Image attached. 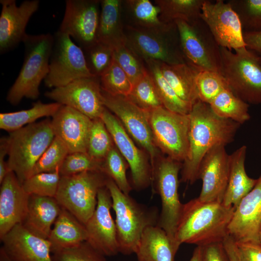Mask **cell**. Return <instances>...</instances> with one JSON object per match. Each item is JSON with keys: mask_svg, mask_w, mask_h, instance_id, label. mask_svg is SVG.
Listing matches in <instances>:
<instances>
[{"mask_svg": "<svg viewBox=\"0 0 261 261\" xmlns=\"http://www.w3.org/2000/svg\"><path fill=\"white\" fill-rule=\"evenodd\" d=\"M188 115V149L182 162L180 181L192 184L199 179L200 165L206 154L217 145L232 142L241 125L218 116L209 104L200 100Z\"/></svg>", "mask_w": 261, "mask_h": 261, "instance_id": "obj_1", "label": "cell"}, {"mask_svg": "<svg viewBox=\"0 0 261 261\" xmlns=\"http://www.w3.org/2000/svg\"><path fill=\"white\" fill-rule=\"evenodd\" d=\"M234 208L218 202H204L198 198L183 204L175 240L179 245L197 246L222 242L228 235V228Z\"/></svg>", "mask_w": 261, "mask_h": 261, "instance_id": "obj_2", "label": "cell"}, {"mask_svg": "<svg viewBox=\"0 0 261 261\" xmlns=\"http://www.w3.org/2000/svg\"><path fill=\"white\" fill-rule=\"evenodd\" d=\"M106 187L110 193L115 215L119 253H135L140 238L148 227L157 225L160 213L155 206H148L123 192L110 178Z\"/></svg>", "mask_w": 261, "mask_h": 261, "instance_id": "obj_3", "label": "cell"}, {"mask_svg": "<svg viewBox=\"0 0 261 261\" xmlns=\"http://www.w3.org/2000/svg\"><path fill=\"white\" fill-rule=\"evenodd\" d=\"M23 43L25 48L23 63L6 96V100L13 105H17L24 98H38L40 85L49 72L54 36L49 33L27 34Z\"/></svg>", "mask_w": 261, "mask_h": 261, "instance_id": "obj_4", "label": "cell"}, {"mask_svg": "<svg viewBox=\"0 0 261 261\" xmlns=\"http://www.w3.org/2000/svg\"><path fill=\"white\" fill-rule=\"evenodd\" d=\"M55 137L49 119L10 133L7 161L10 171L15 174L22 184L31 175L35 165Z\"/></svg>", "mask_w": 261, "mask_h": 261, "instance_id": "obj_5", "label": "cell"}, {"mask_svg": "<svg viewBox=\"0 0 261 261\" xmlns=\"http://www.w3.org/2000/svg\"><path fill=\"white\" fill-rule=\"evenodd\" d=\"M220 73L234 94L247 103L261 104V62L259 55L245 47H220Z\"/></svg>", "mask_w": 261, "mask_h": 261, "instance_id": "obj_6", "label": "cell"}, {"mask_svg": "<svg viewBox=\"0 0 261 261\" xmlns=\"http://www.w3.org/2000/svg\"><path fill=\"white\" fill-rule=\"evenodd\" d=\"M109 178L98 171L61 176L55 199L61 207L85 225L96 209L99 190L106 186Z\"/></svg>", "mask_w": 261, "mask_h": 261, "instance_id": "obj_7", "label": "cell"}, {"mask_svg": "<svg viewBox=\"0 0 261 261\" xmlns=\"http://www.w3.org/2000/svg\"><path fill=\"white\" fill-rule=\"evenodd\" d=\"M182 165L181 162L161 155L152 166L151 184L160 196L161 204L157 225L176 243L175 235L183 204L180 201L178 191V174Z\"/></svg>", "mask_w": 261, "mask_h": 261, "instance_id": "obj_8", "label": "cell"}, {"mask_svg": "<svg viewBox=\"0 0 261 261\" xmlns=\"http://www.w3.org/2000/svg\"><path fill=\"white\" fill-rule=\"evenodd\" d=\"M174 22L186 63L197 72L220 73V46L205 23L201 19L192 24L181 20Z\"/></svg>", "mask_w": 261, "mask_h": 261, "instance_id": "obj_9", "label": "cell"}, {"mask_svg": "<svg viewBox=\"0 0 261 261\" xmlns=\"http://www.w3.org/2000/svg\"><path fill=\"white\" fill-rule=\"evenodd\" d=\"M124 32L126 44L144 61L154 60L170 65L186 63L175 24L163 31L127 25Z\"/></svg>", "mask_w": 261, "mask_h": 261, "instance_id": "obj_10", "label": "cell"}, {"mask_svg": "<svg viewBox=\"0 0 261 261\" xmlns=\"http://www.w3.org/2000/svg\"><path fill=\"white\" fill-rule=\"evenodd\" d=\"M153 141L166 156L183 162L188 149L189 117L160 106L148 112Z\"/></svg>", "mask_w": 261, "mask_h": 261, "instance_id": "obj_11", "label": "cell"}, {"mask_svg": "<svg viewBox=\"0 0 261 261\" xmlns=\"http://www.w3.org/2000/svg\"><path fill=\"white\" fill-rule=\"evenodd\" d=\"M49 72L44 80L49 88L65 86L81 78L96 77L88 70L83 49L67 34L54 33Z\"/></svg>", "mask_w": 261, "mask_h": 261, "instance_id": "obj_12", "label": "cell"}, {"mask_svg": "<svg viewBox=\"0 0 261 261\" xmlns=\"http://www.w3.org/2000/svg\"><path fill=\"white\" fill-rule=\"evenodd\" d=\"M102 95L104 107L118 119L131 138L146 152L152 166L161 155L153 141L148 111L138 107L126 96L112 95L102 90Z\"/></svg>", "mask_w": 261, "mask_h": 261, "instance_id": "obj_13", "label": "cell"}, {"mask_svg": "<svg viewBox=\"0 0 261 261\" xmlns=\"http://www.w3.org/2000/svg\"><path fill=\"white\" fill-rule=\"evenodd\" d=\"M101 118L130 168L133 188L138 191L148 187L152 183V168L148 154L135 145L118 119L105 107Z\"/></svg>", "mask_w": 261, "mask_h": 261, "instance_id": "obj_14", "label": "cell"}, {"mask_svg": "<svg viewBox=\"0 0 261 261\" xmlns=\"http://www.w3.org/2000/svg\"><path fill=\"white\" fill-rule=\"evenodd\" d=\"M44 95L55 102L72 108L92 120L101 118L105 108L100 78L84 77L52 88Z\"/></svg>", "mask_w": 261, "mask_h": 261, "instance_id": "obj_15", "label": "cell"}, {"mask_svg": "<svg viewBox=\"0 0 261 261\" xmlns=\"http://www.w3.org/2000/svg\"><path fill=\"white\" fill-rule=\"evenodd\" d=\"M101 0H67L59 31L68 34L83 50L98 43Z\"/></svg>", "mask_w": 261, "mask_h": 261, "instance_id": "obj_16", "label": "cell"}, {"mask_svg": "<svg viewBox=\"0 0 261 261\" xmlns=\"http://www.w3.org/2000/svg\"><path fill=\"white\" fill-rule=\"evenodd\" d=\"M200 17L220 47L232 50L246 47L240 20L228 1L205 0Z\"/></svg>", "mask_w": 261, "mask_h": 261, "instance_id": "obj_17", "label": "cell"}, {"mask_svg": "<svg viewBox=\"0 0 261 261\" xmlns=\"http://www.w3.org/2000/svg\"><path fill=\"white\" fill-rule=\"evenodd\" d=\"M96 209L86 223L87 242L105 256H114L119 253L115 221L111 209L112 200L108 188L100 189Z\"/></svg>", "mask_w": 261, "mask_h": 261, "instance_id": "obj_18", "label": "cell"}, {"mask_svg": "<svg viewBox=\"0 0 261 261\" xmlns=\"http://www.w3.org/2000/svg\"><path fill=\"white\" fill-rule=\"evenodd\" d=\"M225 145H217L204 156L200 165L198 177L202 180L199 200L222 202L229 175V155Z\"/></svg>", "mask_w": 261, "mask_h": 261, "instance_id": "obj_19", "label": "cell"}, {"mask_svg": "<svg viewBox=\"0 0 261 261\" xmlns=\"http://www.w3.org/2000/svg\"><path fill=\"white\" fill-rule=\"evenodd\" d=\"M261 229V175L235 209L228 234L235 242L259 243Z\"/></svg>", "mask_w": 261, "mask_h": 261, "instance_id": "obj_20", "label": "cell"}, {"mask_svg": "<svg viewBox=\"0 0 261 261\" xmlns=\"http://www.w3.org/2000/svg\"><path fill=\"white\" fill-rule=\"evenodd\" d=\"M0 52L6 53L23 42L27 25L38 10L40 1L27 0L17 6L15 0H0Z\"/></svg>", "mask_w": 261, "mask_h": 261, "instance_id": "obj_21", "label": "cell"}, {"mask_svg": "<svg viewBox=\"0 0 261 261\" xmlns=\"http://www.w3.org/2000/svg\"><path fill=\"white\" fill-rule=\"evenodd\" d=\"M0 247L11 261H53L48 239L29 232L17 224L4 235Z\"/></svg>", "mask_w": 261, "mask_h": 261, "instance_id": "obj_22", "label": "cell"}, {"mask_svg": "<svg viewBox=\"0 0 261 261\" xmlns=\"http://www.w3.org/2000/svg\"><path fill=\"white\" fill-rule=\"evenodd\" d=\"M52 117L55 135L64 144L69 153H87L92 120L76 110L63 105Z\"/></svg>", "mask_w": 261, "mask_h": 261, "instance_id": "obj_23", "label": "cell"}, {"mask_svg": "<svg viewBox=\"0 0 261 261\" xmlns=\"http://www.w3.org/2000/svg\"><path fill=\"white\" fill-rule=\"evenodd\" d=\"M29 196L15 174L10 172L0 183V239L15 225L22 223L27 213Z\"/></svg>", "mask_w": 261, "mask_h": 261, "instance_id": "obj_24", "label": "cell"}, {"mask_svg": "<svg viewBox=\"0 0 261 261\" xmlns=\"http://www.w3.org/2000/svg\"><path fill=\"white\" fill-rule=\"evenodd\" d=\"M61 209L55 198L30 195L27 213L21 224L34 235L48 239Z\"/></svg>", "mask_w": 261, "mask_h": 261, "instance_id": "obj_25", "label": "cell"}, {"mask_svg": "<svg viewBox=\"0 0 261 261\" xmlns=\"http://www.w3.org/2000/svg\"><path fill=\"white\" fill-rule=\"evenodd\" d=\"M247 147L243 145L229 155V175L222 203L235 209L255 185L257 179L247 174L245 166Z\"/></svg>", "mask_w": 261, "mask_h": 261, "instance_id": "obj_26", "label": "cell"}, {"mask_svg": "<svg viewBox=\"0 0 261 261\" xmlns=\"http://www.w3.org/2000/svg\"><path fill=\"white\" fill-rule=\"evenodd\" d=\"M180 246L158 225L143 232L135 254L137 261H174Z\"/></svg>", "mask_w": 261, "mask_h": 261, "instance_id": "obj_27", "label": "cell"}, {"mask_svg": "<svg viewBox=\"0 0 261 261\" xmlns=\"http://www.w3.org/2000/svg\"><path fill=\"white\" fill-rule=\"evenodd\" d=\"M87 239L85 225L68 210L61 207L48 239L51 244L52 253L75 247Z\"/></svg>", "mask_w": 261, "mask_h": 261, "instance_id": "obj_28", "label": "cell"}, {"mask_svg": "<svg viewBox=\"0 0 261 261\" xmlns=\"http://www.w3.org/2000/svg\"><path fill=\"white\" fill-rule=\"evenodd\" d=\"M122 3L120 0H101L97 41L113 49L125 42L121 21Z\"/></svg>", "mask_w": 261, "mask_h": 261, "instance_id": "obj_29", "label": "cell"}, {"mask_svg": "<svg viewBox=\"0 0 261 261\" xmlns=\"http://www.w3.org/2000/svg\"><path fill=\"white\" fill-rule=\"evenodd\" d=\"M160 66L164 77L182 100L191 107L199 100L196 70L186 63L170 65L160 61Z\"/></svg>", "mask_w": 261, "mask_h": 261, "instance_id": "obj_30", "label": "cell"}, {"mask_svg": "<svg viewBox=\"0 0 261 261\" xmlns=\"http://www.w3.org/2000/svg\"><path fill=\"white\" fill-rule=\"evenodd\" d=\"M57 102L43 103L41 101L34 102L28 109L0 114V128L9 133L27 125L34 123L44 117H52L61 106Z\"/></svg>", "mask_w": 261, "mask_h": 261, "instance_id": "obj_31", "label": "cell"}, {"mask_svg": "<svg viewBox=\"0 0 261 261\" xmlns=\"http://www.w3.org/2000/svg\"><path fill=\"white\" fill-rule=\"evenodd\" d=\"M205 0H155L159 8L160 17L166 23L183 20L192 24L201 19L203 4Z\"/></svg>", "mask_w": 261, "mask_h": 261, "instance_id": "obj_32", "label": "cell"}, {"mask_svg": "<svg viewBox=\"0 0 261 261\" xmlns=\"http://www.w3.org/2000/svg\"><path fill=\"white\" fill-rule=\"evenodd\" d=\"M145 61L163 106L174 112L188 114L192 107L182 100L170 86L162 73L160 61L154 60Z\"/></svg>", "mask_w": 261, "mask_h": 261, "instance_id": "obj_33", "label": "cell"}, {"mask_svg": "<svg viewBox=\"0 0 261 261\" xmlns=\"http://www.w3.org/2000/svg\"><path fill=\"white\" fill-rule=\"evenodd\" d=\"M209 105L218 116L240 125L250 118L249 104L236 96L229 87L223 90Z\"/></svg>", "mask_w": 261, "mask_h": 261, "instance_id": "obj_34", "label": "cell"}, {"mask_svg": "<svg viewBox=\"0 0 261 261\" xmlns=\"http://www.w3.org/2000/svg\"><path fill=\"white\" fill-rule=\"evenodd\" d=\"M125 3L135 22L134 27L163 31L170 29L175 24L162 22L160 17L159 8L149 0H128Z\"/></svg>", "mask_w": 261, "mask_h": 261, "instance_id": "obj_35", "label": "cell"}, {"mask_svg": "<svg viewBox=\"0 0 261 261\" xmlns=\"http://www.w3.org/2000/svg\"><path fill=\"white\" fill-rule=\"evenodd\" d=\"M127 97L138 107L146 111L163 106L147 70L133 84L132 89Z\"/></svg>", "mask_w": 261, "mask_h": 261, "instance_id": "obj_36", "label": "cell"}, {"mask_svg": "<svg viewBox=\"0 0 261 261\" xmlns=\"http://www.w3.org/2000/svg\"><path fill=\"white\" fill-rule=\"evenodd\" d=\"M114 146L113 140L102 119L92 120L87 153L92 158L103 161Z\"/></svg>", "mask_w": 261, "mask_h": 261, "instance_id": "obj_37", "label": "cell"}, {"mask_svg": "<svg viewBox=\"0 0 261 261\" xmlns=\"http://www.w3.org/2000/svg\"><path fill=\"white\" fill-rule=\"evenodd\" d=\"M128 167L127 161L115 145L103 160V172L127 194H129L132 189L126 175Z\"/></svg>", "mask_w": 261, "mask_h": 261, "instance_id": "obj_38", "label": "cell"}, {"mask_svg": "<svg viewBox=\"0 0 261 261\" xmlns=\"http://www.w3.org/2000/svg\"><path fill=\"white\" fill-rule=\"evenodd\" d=\"M100 78L102 90L112 95L127 97L132 88L130 79L114 58L109 67Z\"/></svg>", "mask_w": 261, "mask_h": 261, "instance_id": "obj_39", "label": "cell"}, {"mask_svg": "<svg viewBox=\"0 0 261 261\" xmlns=\"http://www.w3.org/2000/svg\"><path fill=\"white\" fill-rule=\"evenodd\" d=\"M60 178L59 170L39 173L28 178L23 183L22 186L29 195L55 198Z\"/></svg>", "mask_w": 261, "mask_h": 261, "instance_id": "obj_40", "label": "cell"}, {"mask_svg": "<svg viewBox=\"0 0 261 261\" xmlns=\"http://www.w3.org/2000/svg\"><path fill=\"white\" fill-rule=\"evenodd\" d=\"M113 58L127 74L132 85L147 72L143 60L126 42L113 48Z\"/></svg>", "mask_w": 261, "mask_h": 261, "instance_id": "obj_41", "label": "cell"}, {"mask_svg": "<svg viewBox=\"0 0 261 261\" xmlns=\"http://www.w3.org/2000/svg\"><path fill=\"white\" fill-rule=\"evenodd\" d=\"M228 2L237 14L243 31L261 30V0H230Z\"/></svg>", "mask_w": 261, "mask_h": 261, "instance_id": "obj_42", "label": "cell"}, {"mask_svg": "<svg viewBox=\"0 0 261 261\" xmlns=\"http://www.w3.org/2000/svg\"><path fill=\"white\" fill-rule=\"evenodd\" d=\"M195 83L199 100L208 104L223 90L229 87L221 74L212 71L197 72Z\"/></svg>", "mask_w": 261, "mask_h": 261, "instance_id": "obj_43", "label": "cell"}, {"mask_svg": "<svg viewBox=\"0 0 261 261\" xmlns=\"http://www.w3.org/2000/svg\"><path fill=\"white\" fill-rule=\"evenodd\" d=\"M69 153L68 149L64 144L55 136L50 145L35 165L30 176L41 173L59 171L65 158Z\"/></svg>", "mask_w": 261, "mask_h": 261, "instance_id": "obj_44", "label": "cell"}, {"mask_svg": "<svg viewBox=\"0 0 261 261\" xmlns=\"http://www.w3.org/2000/svg\"><path fill=\"white\" fill-rule=\"evenodd\" d=\"M103 162L92 158L86 152L70 153L65 158L59 169V174L62 176L87 171L103 172Z\"/></svg>", "mask_w": 261, "mask_h": 261, "instance_id": "obj_45", "label": "cell"}, {"mask_svg": "<svg viewBox=\"0 0 261 261\" xmlns=\"http://www.w3.org/2000/svg\"><path fill=\"white\" fill-rule=\"evenodd\" d=\"M83 50L90 73L94 76L100 77L112 62L113 49L98 42Z\"/></svg>", "mask_w": 261, "mask_h": 261, "instance_id": "obj_46", "label": "cell"}, {"mask_svg": "<svg viewBox=\"0 0 261 261\" xmlns=\"http://www.w3.org/2000/svg\"><path fill=\"white\" fill-rule=\"evenodd\" d=\"M52 253L53 261H107L105 256L87 241L75 247Z\"/></svg>", "mask_w": 261, "mask_h": 261, "instance_id": "obj_47", "label": "cell"}, {"mask_svg": "<svg viewBox=\"0 0 261 261\" xmlns=\"http://www.w3.org/2000/svg\"><path fill=\"white\" fill-rule=\"evenodd\" d=\"M202 246L203 261H231L222 242Z\"/></svg>", "mask_w": 261, "mask_h": 261, "instance_id": "obj_48", "label": "cell"}, {"mask_svg": "<svg viewBox=\"0 0 261 261\" xmlns=\"http://www.w3.org/2000/svg\"><path fill=\"white\" fill-rule=\"evenodd\" d=\"M241 261H261V245L253 242H235Z\"/></svg>", "mask_w": 261, "mask_h": 261, "instance_id": "obj_49", "label": "cell"}, {"mask_svg": "<svg viewBox=\"0 0 261 261\" xmlns=\"http://www.w3.org/2000/svg\"><path fill=\"white\" fill-rule=\"evenodd\" d=\"M9 149V140L8 137H1L0 140V184L5 176L11 172L7 161L5 158L8 156Z\"/></svg>", "mask_w": 261, "mask_h": 261, "instance_id": "obj_50", "label": "cell"}, {"mask_svg": "<svg viewBox=\"0 0 261 261\" xmlns=\"http://www.w3.org/2000/svg\"><path fill=\"white\" fill-rule=\"evenodd\" d=\"M243 38L246 48L255 53L261 54V30L243 31Z\"/></svg>", "mask_w": 261, "mask_h": 261, "instance_id": "obj_51", "label": "cell"}, {"mask_svg": "<svg viewBox=\"0 0 261 261\" xmlns=\"http://www.w3.org/2000/svg\"><path fill=\"white\" fill-rule=\"evenodd\" d=\"M231 261H241L235 241L228 235L222 241Z\"/></svg>", "mask_w": 261, "mask_h": 261, "instance_id": "obj_52", "label": "cell"}, {"mask_svg": "<svg viewBox=\"0 0 261 261\" xmlns=\"http://www.w3.org/2000/svg\"><path fill=\"white\" fill-rule=\"evenodd\" d=\"M189 261H203L202 246H197L194 249L192 257Z\"/></svg>", "mask_w": 261, "mask_h": 261, "instance_id": "obj_53", "label": "cell"}, {"mask_svg": "<svg viewBox=\"0 0 261 261\" xmlns=\"http://www.w3.org/2000/svg\"><path fill=\"white\" fill-rule=\"evenodd\" d=\"M0 261H11L1 248H0Z\"/></svg>", "mask_w": 261, "mask_h": 261, "instance_id": "obj_54", "label": "cell"}, {"mask_svg": "<svg viewBox=\"0 0 261 261\" xmlns=\"http://www.w3.org/2000/svg\"><path fill=\"white\" fill-rule=\"evenodd\" d=\"M259 243L261 245V229L259 234Z\"/></svg>", "mask_w": 261, "mask_h": 261, "instance_id": "obj_55", "label": "cell"}, {"mask_svg": "<svg viewBox=\"0 0 261 261\" xmlns=\"http://www.w3.org/2000/svg\"><path fill=\"white\" fill-rule=\"evenodd\" d=\"M259 58L260 61L261 62V56L259 55Z\"/></svg>", "mask_w": 261, "mask_h": 261, "instance_id": "obj_56", "label": "cell"}]
</instances>
